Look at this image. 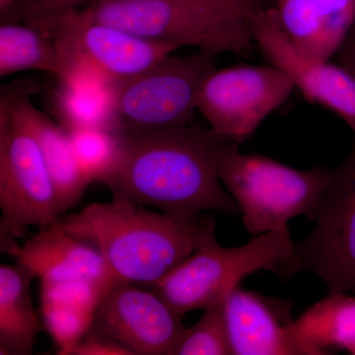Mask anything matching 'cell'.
<instances>
[{
  "instance_id": "4fadbf2b",
  "label": "cell",
  "mask_w": 355,
  "mask_h": 355,
  "mask_svg": "<svg viewBox=\"0 0 355 355\" xmlns=\"http://www.w3.org/2000/svg\"><path fill=\"white\" fill-rule=\"evenodd\" d=\"M60 221L40 229L21 246L14 239L1 240L2 251L29 268L41 284L85 280L109 292L114 282L99 250L65 230Z\"/></svg>"
},
{
  "instance_id": "d4e9b609",
  "label": "cell",
  "mask_w": 355,
  "mask_h": 355,
  "mask_svg": "<svg viewBox=\"0 0 355 355\" xmlns=\"http://www.w3.org/2000/svg\"><path fill=\"white\" fill-rule=\"evenodd\" d=\"M105 0H19L8 11L0 15L1 23L26 22L55 14L78 10Z\"/></svg>"
},
{
  "instance_id": "3957f363",
  "label": "cell",
  "mask_w": 355,
  "mask_h": 355,
  "mask_svg": "<svg viewBox=\"0 0 355 355\" xmlns=\"http://www.w3.org/2000/svg\"><path fill=\"white\" fill-rule=\"evenodd\" d=\"M273 0H105L79 9L90 19L158 43L217 55L253 50V21Z\"/></svg>"
},
{
  "instance_id": "5b68a950",
  "label": "cell",
  "mask_w": 355,
  "mask_h": 355,
  "mask_svg": "<svg viewBox=\"0 0 355 355\" xmlns=\"http://www.w3.org/2000/svg\"><path fill=\"white\" fill-rule=\"evenodd\" d=\"M260 270L289 275L301 272L289 232H270L236 248H223L210 236L189 258L153 286L178 314L205 309Z\"/></svg>"
},
{
  "instance_id": "9a60e30c",
  "label": "cell",
  "mask_w": 355,
  "mask_h": 355,
  "mask_svg": "<svg viewBox=\"0 0 355 355\" xmlns=\"http://www.w3.org/2000/svg\"><path fill=\"white\" fill-rule=\"evenodd\" d=\"M270 11L282 31L312 60H333L355 23V0H273Z\"/></svg>"
},
{
  "instance_id": "ac0fdd59",
  "label": "cell",
  "mask_w": 355,
  "mask_h": 355,
  "mask_svg": "<svg viewBox=\"0 0 355 355\" xmlns=\"http://www.w3.org/2000/svg\"><path fill=\"white\" fill-rule=\"evenodd\" d=\"M297 354H330L345 349L355 355V295L328 294L288 324Z\"/></svg>"
},
{
  "instance_id": "44dd1931",
  "label": "cell",
  "mask_w": 355,
  "mask_h": 355,
  "mask_svg": "<svg viewBox=\"0 0 355 355\" xmlns=\"http://www.w3.org/2000/svg\"><path fill=\"white\" fill-rule=\"evenodd\" d=\"M229 292L222 294L205 308L198 323L184 331L174 355L233 354L226 320Z\"/></svg>"
},
{
  "instance_id": "d6986e66",
  "label": "cell",
  "mask_w": 355,
  "mask_h": 355,
  "mask_svg": "<svg viewBox=\"0 0 355 355\" xmlns=\"http://www.w3.org/2000/svg\"><path fill=\"white\" fill-rule=\"evenodd\" d=\"M36 277L22 263L0 266V354H33L41 324L30 284Z\"/></svg>"
},
{
  "instance_id": "484cf974",
  "label": "cell",
  "mask_w": 355,
  "mask_h": 355,
  "mask_svg": "<svg viewBox=\"0 0 355 355\" xmlns=\"http://www.w3.org/2000/svg\"><path fill=\"white\" fill-rule=\"evenodd\" d=\"M70 355H132L119 343L89 331Z\"/></svg>"
},
{
  "instance_id": "5bb4252c",
  "label": "cell",
  "mask_w": 355,
  "mask_h": 355,
  "mask_svg": "<svg viewBox=\"0 0 355 355\" xmlns=\"http://www.w3.org/2000/svg\"><path fill=\"white\" fill-rule=\"evenodd\" d=\"M37 89L32 84L10 89L1 95L0 107L38 142L64 214L80 202L91 182L79 169L69 133L33 104Z\"/></svg>"
},
{
  "instance_id": "4316f807",
  "label": "cell",
  "mask_w": 355,
  "mask_h": 355,
  "mask_svg": "<svg viewBox=\"0 0 355 355\" xmlns=\"http://www.w3.org/2000/svg\"><path fill=\"white\" fill-rule=\"evenodd\" d=\"M333 62L349 70L350 73L355 76V23L340 50L336 51Z\"/></svg>"
},
{
  "instance_id": "7402d4cb",
  "label": "cell",
  "mask_w": 355,
  "mask_h": 355,
  "mask_svg": "<svg viewBox=\"0 0 355 355\" xmlns=\"http://www.w3.org/2000/svg\"><path fill=\"white\" fill-rule=\"evenodd\" d=\"M67 132L84 176L91 183L101 182L118 162L121 148L120 132L104 130H72Z\"/></svg>"
},
{
  "instance_id": "30bf717a",
  "label": "cell",
  "mask_w": 355,
  "mask_h": 355,
  "mask_svg": "<svg viewBox=\"0 0 355 355\" xmlns=\"http://www.w3.org/2000/svg\"><path fill=\"white\" fill-rule=\"evenodd\" d=\"M315 220L312 233L294 243L300 270L319 275L329 294L355 295V139L349 155L331 171Z\"/></svg>"
},
{
  "instance_id": "52a82bcc",
  "label": "cell",
  "mask_w": 355,
  "mask_h": 355,
  "mask_svg": "<svg viewBox=\"0 0 355 355\" xmlns=\"http://www.w3.org/2000/svg\"><path fill=\"white\" fill-rule=\"evenodd\" d=\"M0 237L15 239L30 227L62 219L57 189L38 142L0 107Z\"/></svg>"
},
{
  "instance_id": "83f0119b",
  "label": "cell",
  "mask_w": 355,
  "mask_h": 355,
  "mask_svg": "<svg viewBox=\"0 0 355 355\" xmlns=\"http://www.w3.org/2000/svg\"><path fill=\"white\" fill-rule=\"evenodd\" d=\"M19 0H0V15L8 11Z\"/></svg>"
},
{
  "instance_id": "cb8c5ba5",
  "label": "cell",
  "mask_w": 355,
  "mask_h": 355,
  "mask_svg": "<svg viewBox=\"0 0 355 355\" xmlns=\"http://www.w3.org/2000/svg\"><path fill=\"white\" fill-rule=\"evenodd\" d=\"M107 294L103 287L85 280L41 284V303L79 306L95 312Z\"/></svg>"
},
{
  "instance_id": "e0dca14e",
  "label": "cell",
  "mask_w": 355,
  "mask_h": 355,
  "mask_svg": "<svg viewBox=\"0 0 355 355\" xmlns=\"http://www.w3.org/2000/svg\"><path fill=\"white\" fill-rule=\"evenodd\" d=\"M58 81L51 105L60 127L65 130L119 132L116 102L120 84L88 73H70Z\"/></svg>"
},
{
  "instance_id": "ba28073f",
  "label": "cell",
  "mask_w": 355,
  "mask_h": 355,
  "mask_svg": "<svg viewBox=\"0 0 355 355\" xmlns=\"http://www.w3.org/2000/svg\"><path fill=\"white\" fill-rule=\"evenodd\" d=\"M55 40L67 64H80L121 84L169 57L178 46L141 38L120 28L67 11L26 21Z\"/></svg>"
},
{
  "instance_id": "277c9868",
  "label": "cell",
  "mask_w": 355,
  "mask_h": 355,
  "mask_svg": "<svg viewBox=\"0 0 355 355\" xmlns=\"http://www.w3.org/2000/svg\"><path fill=\"white\" fill-rule=\"evenodd\" d=\"M217 170L254 237L289 232L288 222L296 216L316 218L331 179L330 170L300 171L272 158L240 153L232 141L219 153Z\"/></svg>"
},
{
  "instance_id": "6da1fadb",
  "label": "cell",
  "mask_w": 355,
  "mask_h": 355,
  "mask_svg": "<svg viewBox=\"0 0 355 355\" xmlns=\"http://www.w3.org/2000/svg\"><path fill=\"white\" fill-rule=\"evenodd\" d=\"M120 135L118 162L101 181L114 200L150 205L180 218L207 210L241 216L217 170L219 153L230 140L197 123Z\"/></svg>"
},
{
  "instance_id": "8fae6325",
  "label": "cell",
  "mask_w": 355,
  "mask_h": 355,
  "mask_svg": "<svg viewBox=\"0 0 355 355\" xmlns=\"http://www.w3.org/2000/svg\"><path fill=\"white\" fill-rule=\"evenodd\" d=\"M181 317L155 291L116 282L96 312L91 331L132 355H174L187 330Z\"/></svg>"
},
{
  "instance_id": "8992f818",
  "label": "cell",
  "mask_w": 355,
  "mask_h": 355,
  "mask_svg": "<svg viewBox=\"0 0 355 355\" xmlns=\"http://www.w3.org/2000/svg\"><path fill=\"white\" fill-rule=\"evenodd\" d=\"M217 53L209 51L170 55L119 86V132H142L196 123L198 98L216 71Z\"/></svg>"
},
{
  "instance_id": "2e32d148",
  "label": "cell",
  "mask_w": 355,
  "mask_h": 355,
  "mask_svg": "<svg viewBox=\"0 0 355 355\" xmlns=\"http://www.w3.org/2000/svg\"><path fill=\"white\" fill-rule=\"evenodd\" d=\"M273 304L240 284L229 292L226 320L233 354H297L288 330L292 320H284V310Z\"/></svg>"
},
{
  "instance_id": "7c38bea8",
  "label": "cell",
  "mask_w": 355,
  "mask_h": 355,
  "mask_svg": "<svg viewBox=\"0 0 355 355\" xmlns=\"http://www.w3.org/2000/svg\"><path fill=\"white\" fill-rule=\"evenodd\" d=\"M254 44L273 67L284 71L303 97L340 116L355 135V76L340 65L306 57L275 22L270 6L253 21Z\"/></svg>"
},
{
  "instance_id": "7a4b0ae2",
  "label": "cell",
  "mask_w": 355,
  "mask_h": 355,
  "mask_svg": "<svg viewBox=\"0 0 355 355\" xmlns=\"http://www.w3.org/2000/svg\"><path fill=\"white\" fill-rule=\"evenodd\" d=\"M60 222L99 250L114 284L151 287L216 234L211 216L180 218L114 200L91 203Z\"/></svg>"
},
{
  "instance_id": "ffe728a7",
  "label": "cell",
  "mask_w": 355,
  "mask_h": 355,
  "mask_svg": "<svg viewBox=\"0 0 355 355\" xmlns=\"http://www.w3.org/2000/svg\"><path fill=\"white\" fill-rule=\"evenodd\" d=\"M37 70L58 78L64 74V62L55 40L38 26L25 22L0 25V76Z\"/></svg>"
},
{
  "instance_id": "603a6c76",
  "label": "cell",
  "mask_w": 355,
  "mask_h": 355,
  "mask_svg": "<svg viewBox=\"0 0 355 355\" xmlns=\"http://www.w3.org/2000/svg\"><path fill=\"white\" fill-rule=\"evenodd\" d=\"M44 328L58 347V354L70 355L92 328L95 311L79 306L41 303Z\"/></svg>"
},
{
  "instance_id": "9c48e42d",
  "label": "cell",
  "mask_w": 355,
  "mask_h": 355,
  "mask_svg": "<svg viewBox=\"0 0 355 355\" xmlns=\"http://www.w3.org/2000/svg\"><path fill=\"white\" fill-rule=\"evenodd\" d=\"M294 88L291 78L272 64L216 69L200 87L198 111L212 132L239 144L288 99Z\"/></svg>"
}]
</instances>
